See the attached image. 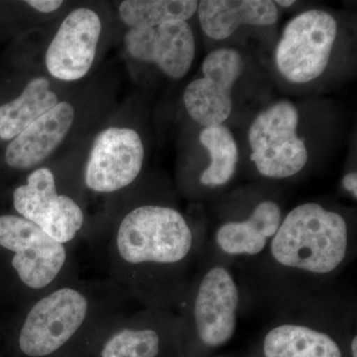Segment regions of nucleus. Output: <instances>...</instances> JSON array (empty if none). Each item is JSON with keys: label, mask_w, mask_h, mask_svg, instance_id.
<instances>
[{"label": "nucleus", "mask_w": 357, "mask_h": 357, "mask_svg": "<svg viewBox=\"0 0 357 357\" xmlns=\"http://www.w3.org/2000/svg\"><path fill=\"white\" fill-rule=\"evenodd\" d=\"M201 243L182 211L169 204L141 203L89 227L82 244L98 276L140 306L175 311L194 275Z\"/></svg>", "instance_id": "obj_1"}, {"label": "nucleus", "mask_w": 357, "mask_h": 357, "mask_svg": "<svg viewBox=\"0 0 357 357\" xmlns=\"http://www.w3.org/2000/svg\"><path fill=\"white\" fill-rule=\"evenodd\" d=\"M79 276L9 316V340L20 357H91L107 333L142 307L102 277Z\"/></svg>", "instance_id": "obj_2"}, {"label": "nucleus", "mask_w": 357, "mask_h": 357, "mask_svg": "<svg viewBox=\"0 0 357 357\" xmlns=\"http://www.w3.org/2000/svg\"><path fill=\"white\" fill-rule=\"evenodd\" d=\"M354 237L340 211L316 202L301 204L284 215L263 255L268 272L280 285L319 286L347 266L356 248Z\"/></svg>", "instance_id": "obj_3"}, {"label": "nucleus", "mask_w": 357, "mask_h": 357, "mask_svg": "<svg viewBox=\"0 0 357 357\" xmlns=\"http://www.w3.org/2000/svg\"><path fill=\"white\" fill-rule=\"evenodd\" d=\"M77 251L17 213H0V306L13 314L79 276Z\"/></svg>", "instance_id": "obj_4"}, {"label": "nucleus", "mask_w": 357, "mask_h": 357, "mask_svg": "<svg viewBox=\"0 0 357 357\" xmlns=\"http://www.w3.org/2000/svg\"><path fill=\"white\" fill-rule=\"evenodd\" d=\"M241 304V289L227 263H211L192 275L176 307L178 340L192 337L210 349L227 344L236 332Z\"/></svg>", "instance_id": "obj_5"}, {"label": "nucleus", "mask_w": 357, "mask_h": 357, "mask_svg": "<svg viewBox=\"0 0 357 357\" xmlns=\"http://www.w3.org/2000/svg\"><path fill=\"white\" fill-rule=\"evenodd\" d=\"M13 213L40 227L65 245L79 248L89 231L86 211L76 197L61 190L57 176L38 167L11 194Z\"/></svg>", "instance_id": "obj_6"}, {"label": "nucleus", "mask_w": 357, "mask_h": 357, "mask_svg": "<svg viewBox=\"0 0 357 357\" xmlns=\"http://www.w3.org/2000/svg\"><path fill=\"white\" fill-rule=\"evenodd\" d=\"M298 126L299 112L288 100L274 103L255 117L248 130L250 159L263 177L292 178L306 166L309 153Z\"/></svg>", "instance_id": "obj_7"}, {"label": "nucleus", "mask_w": 357, "mask_h": 357, "mask_svg": "<svg viewBox=\"0 0 357 357\" xmlns=\"http://www.w3.org/2000/svg\"><path fill=\"white\" fill-rule=\"evenodd\" d=\"M338 25L328 11L312 9L298 14L282 32L275 51L279 73L293 84H307L325 73Z\"/></svg>", "instance_id": "obj_8"}, {"label": "nucleus", "mask_w": 357, "mask_h": 357, "mask_svg": "<svg viewBox=\"0 0 357 357\" xmlns=\"http://www.w3.org/2000/svg\"><path fill=\"white\" fill-rule=\"evenodd\" d=\"M145 150L137 131L109 128L96 136L84 171L89 191L112 195L123 191L139 177Z\"/></svg>", "instance_id": "obj_9"}, {"label": "nucleus", "mask_w": 357, "mask_h": 357, "mask_svg": "<svg viewBox=\"0 0 357 357\" xmlns=\"http://www.w3.org/2000/svg\"><path fill=\"white\" fill-rule=\"evenodd\" d=\"M243 56L230 48L210 52L202 64L203 77L188 84L183 95L192 121L204 128L220 126L232 112V89L243 72Z\"/></svg>", "instance_id": "obj_10"}, {"label": "nucleus", "mask_w": 357, "mask_h": 357, "mask_svg": "<svg viewBox=\"0 0 357 357\" xmlns=\"http://www.w3.org/2000/svg\"><path fill=\"white\" fill-rule=\"evenodd\" d=\"M178 340L172 310L139 307L105 335L91 357H162Z\"/></svg>", "instance_id": "obj_11"}, {"label": "nucleus", "mask_w": 357, "mask_h": 357, "mask_svg": "<svg viewBox=\"0 0 357 357\" xmlns=\"http://www.w3.org/2000/svg\"><path fill=\"white\" fill-rule=\"evenodd\" d=\"M102 28L100 16L91 9L70 11L47 49L45 64L49 74L64 82L86 76L95 61Z\"/></svg>", "instance_id": "obj_12"}, {"label": "nucleus", "mask_w": 357, "mask_h": 357, "mask_svg": "<svg viewBox=\"0 0 357 357\" xmlns=\"http://www.w3.org/2000/svg\"><path fill=\"white\" fill-rule=\"evenodd\" d=\"M124 43L131 57L156 65L172 79L187 76L196 56V40L188 21L130 28L124 36Z\"/></svg>", "instance_id": "obj_13"}, {"label": "nucleus", "mask_w": 357, "mask_h": 357, "mask_svg": "<svg viewBox=\"0 0 357 357\" xmlns=\"http://www.w3.org/2000/svg\"><path fill=\"white\" fill-rule=\"evenodd\" d=\"M331 319L301 314L276 321L263 340L264 357H344L337 338L325 328Z\"/></svg>", "instance_id": "obj_14"}, {"label": "nucleus", "mask_w": 357, "mask_h": 357, "mask_svg": "<svg viewBox=\"0 0 357 357\" xmlns=\"http://www.w3.org/2000/svg\"><path fill=\"white\" fill-rule=\"evenodd\" d=\"M284 215L272 199H263L253 206L248 217L220 223L213 236L218 255L230 259L263 255L278 231Z\"/></svg>", "instance_id": "obj_15"}, {"label": "nucleus", "mask_w": 357, "mask_h": 357, "mask_svg": "<svg viewBox=\"0 0 357 357\" xmlns=\"http://www.w3.org/2000/svg\"><path fill=\"white\" fill-rule=\"evenodd\" d=\"M74 121V107L59 102L9 141L4 154L6 165L16 171L38 168L65 140Z\"/></svg>", "instance_id": "obj_16"}, {"label": "nucleus", "mask_w": 357, "mask_h": 357, "mask_svg": "<svg viewBox=\"0 0 357 357\" xmlns=\"http://www.w3.org/2000/svg\"><path fill=\"white\" fill-rule=\"evenodd\" d=\"M197 13L204 34L213 40L229 38L244 25H273L279 17L270 0H203Z\"/></svg>", "instance_id": "obj_17"}, {"label": "nucleus", "mask_w": 357, "mask_h": 357, "mask_svg": "<svg viewBox=\"0 0 357 357\" xmlns=\"http://www.w3.org/2000/svg\"><path fill=\"white\" fill-rule=\"evenodd\" d=\"M50 86L46 77H35L17 98L0 105V139L13 140L57 105L58 96Z\"/></svg>", "instance_id": "obj_18"}, {"label": "nucleus", "mask_w": 357, "mask_h": 357, "mask_svg": "<svg viewBox=\"0 0 357 357\" xmlns=\"http://www.w3.org/2000/svg\"><path fill=\"white\" fill-rule=\"evenodd\" d=\"M199 142L211 157L210 165L199 175V184L211 189L229 184L238 163V147L231 130L225 124L204 128Z\"/></svg>", "instance_id": "obj_19"}, {"label": "nucleus", "mask_w": 357, "mask_h": 357, "mask_svg": "<svg viewBox=\"0 0 357 357\" xmlns=\"http://www.w3.org/2000/svg\"><path fill=\"white\" fill-rule=\"evenodd\" d=\"M196 0H124L121 20L129 28H151L172 21H187L198 8Z\"/></svg>", "instance_id": "obj_20"}, {"label": "nucleus", "mask_w": 357, "mask_h": 357, "mask_svg": "<svg viewBox=\"0 0 357 357\" xmlns=\"http://www.w3.org/2000/svg\"><path fill=\"white\" fill-rule=\"evenodd\" d=\"M25 3L41 13H52L58 10L64 2L61 0H27Z\"/></svg>", "instance_id": "obj_21"}, {"label": "nucleus", "mask_w": 357, "mask_h": 357, "mask_svg": "<svg viewBox=\"0 0 357 357\" xmlns=\"http://www.w3.org/2000/svg\"><path fill=\"white\" fill-rule=\"evenodd\" d=\"M342 188L349 192V195L354 198L357 199V173L356 171H351L347 173L342 178Z\"/></svg>", "instance_id": "obj_22"}, {"label": "nucleus", "mask_w": 357, "mask_h": 357, "mask_svg": "<svg viewBox=\"0 0 357 357\" xmlns=\"http://www.w3.org/2000/svg\"><path fill=\"white\" fill-rule=\"evenodd\" d=\"M275 6H279L281 7H284V8H288V7L292 6L296 1L294 0H277V1H273Z\"/></svg>", "instance_id": "obj_23"}, {"label": "nucleus", "mask_w": 357, "mask_h": 357, "mask_svg": "<svg viewBox=\"0 0 357 357\" xmlns=\"http://www.w3.org/2000/svg\"><path fill=\"white\" fill-rule=\"evenodd\" d=\"M356 351H357V337H356V335H354V337H351V357H357Z\"/></svg>", "instance_id": "obj_24"}]
</instances>
